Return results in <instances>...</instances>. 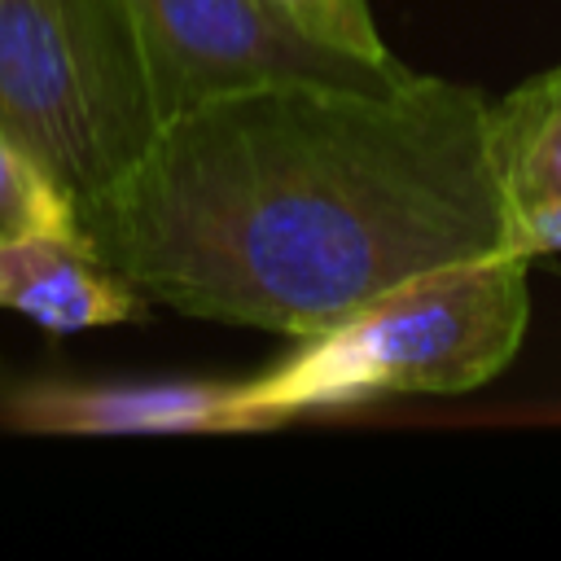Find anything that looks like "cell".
Returning a JSON list of instances; mask_svg holds the SVG:
<instances>
[{"mask_svg": "<svg viewBox=\"0 0 561 561\" xmlns=\"http://www.w3.org/2000/svg\"><path fill=\"white\" fill-rule=\"evenodd\" d=\"M75 210L145 298L285 337L408 276L508 254L491 101L416 70L202 101Z\"/></svg>", "mask_w": 561, "mask_h": 561, "instance_id": "1", "label": "cell"}, {"mask_svg": "<svg viewBox=\"0 0 561 561\" xmlns=\"http://www.w3.org/2000/svg\"><path fill=\"white\" fill-rule=\"evenodd\" d=\"M522 254H486L408 276L333 324L302 333L241 403L263 430L307 412L364 408L394 394H465L500 377L530 324Z\"/></svg>", "mask_w": 561, "mask_h": 561, "instance_id": "2", "label": "cell"}, {"mask_svg": "<svg viewBox=\"0 0 561 561\" xmlns=\"http://www.w3.org/2000/svg\"><path fill=\"white\" fill-rule=\"evenodd\" d=\"M158 123L123 0H0V136L75 202L131 167Z\"/></svg>", "mask_w": 561, "mask_h": 561, "instance_id": "3", "label": "cell"}, {"mask_svg": "<svg viewBox=\"0 0 561 561\" xmlns=\"http://www.w3.org/2000/svg\"><path fill=\"white\" fill-rule=\"evenodd\" d=\"M158 118L267 83L381 88L408 66L364 61L307 35L276 0H123Z\"/></svg>", "mask_w": 561, "mask_h": 561, "instance_id": "4", "label": "cell"}, {"mask_svg": "<svg viewBox=\"0 0 561 561\" xmlns=\"http://www.w3.org/2000/svg\"><path fill=\"white\" fill-rule=\"evenodd\" d=\"M9 421L35 434H245L263 430L241 403V381L145 386H26Z\"/></svg>", "mask_w": 561, "mask_h": 561, "instance_id": "5", "label": "cell"}, {"mask_svg": "<svg viewBox=\"0 0 561 561\" xmlns=\"http://www.w3.org/2000/svg\"><path fill=\"white\" fill-rule=\"evenodd\" d=\"M0 307L53 333H79L131 320L140 289L123 280L83 232L13 237L0 241Z\"/></svg>", "mask_w": 561, "mask_h": 561, "instance_id": "6", "label": "cell"}, {"mask_svg": "<svg viewBox=\"0 0 561 561\" xmlns=\"http://www.w3.org/2000/svg\"><path fill=\"white\" fill-rule=\"evenodd\" d=\"M491 158L508 224L561 206V66L491 101Z\"/></svg>", "mask_w": 561, "mask_h": 561, "instance_id": "7", "label": "cell"}, {"mask_svg": "<svg viewBox=\"0 0 561 561\" xmlns=\"http://www.w3.org/2000/svg\"><path fill=\"white\" fill-rule=\"evenodd\" d=\"M70 232H83L75 197L26 149L0 136V241Z\"/></svg>", "mask_w": 561, "mask_h": 561, "instance_id": "8", "label": "cell"}, {"mask_svg": "<svg viewBox=\"0 0 561 561\" xmlns=\"http://www.w3.org/2000/svg\"><path fill=\"white\" fill-rule=\"evenodd\" d=\"M307 35H316L320 44L337 48V53H351V57H364V61H377V66H390V48L373 22V9L368 0H276Z\"/></svg>", "mask_w": 561, "mask_h": 561, "instance_id": "9", "label": "cell"}, {"mask_svg": "<svg viewBox=\"0 0 561 561\" xmlns=\"http://www.w3.org/2000/svg\"><path fill=\"white\" fill-rule=\"evenodd\" d=\"M508 254H522V259L561 254V206L517 215L508 224Z\"/></svg>", "mask_w": 561, "mask_h": 561, "instance_id": "10", "label": "cell"}]
</instances>
